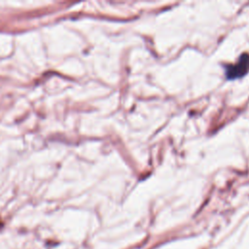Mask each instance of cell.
Wrapping results in <instances>:
<instances>
[{
	"instance_id": "cell-1",
	"label": "cell",
	"mask_w": 249,
	"mask_h": 249,
	"mask_svg": "<svg viewBox=\"0 0 249 249\" xmlns=\"http://www.w3.org/2000/svg\"><path fill=\"white\" fill-rule=\"evenodd\" d=\"M249 69V54L242 53L238 58V61L233 65H229L226 69V75L228 79L240 78L247 73Z\"/></svg>"
}]
</instances>
